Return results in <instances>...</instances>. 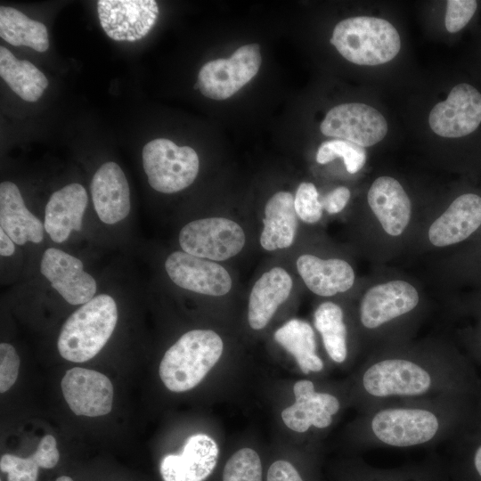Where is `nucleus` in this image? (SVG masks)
Masks as SVG:
<instances>
[{
  "label": "nucleus",
  "mask_w": 481,
  "mask_h": 481,
  "mask_svg": "<svg viewBox=\"0 0 481 481\" xmlns=\"http://www.w3.org/2000/svg\"><path fill=\"white\" fill-rule=\"evenodd\" d=\"M117 321L118 309L112 297L101 294L93 298L62 325L57 343L61 356L74 363L92 359L112 335Z\"/></svg>",
  "instance_id": "nucleus-1"
},
{
  "label": "nucleus",
  "mask_w": 481,
  "mask_h": 481,
  "mask_svg": "<svg viewBox=\"0 0 481 481\" xmlns=\"http://www.w3.org/2000/svg\"><path fill=\"white\" fill-rule=\"evenodd\" d=\"M223 349V340L216 332L211 330H190L165 353L159 364V377L170 391L190 390L217 363Z\"/></svg>",
  "instance_id": "nucleus-2"
},
{
  "label": "nucleus",
  "mask_w": 481,
  "mask_h": 481,
  "mask_svg": "<svg viewBox=\"0 0 481 481\" xmlns=\"http://www.w3.org/2000/svg\"><path fill=\"white\" fill-rule=\"evenodd\" d=\"M330 43L348 61L367 66L390 61L401 48L398 31L390 22L368 16L339 21L333 29Z\"/></svg>",
  "instance_id": "nucleus-3"
},
{
  "label": "nucleus",
  "mask_w": 481,
  "mask_h": 481,
  "mask_svg": "<svg viewBox=\"0 0 481 481\" xmlns=\"http://www.w3.org/2000/svg\"><path fill=\"white\" fill-rule=\"evenodd\" d=\"M143 169L151 188L174 193L191 185L199 172V157L189 146H177L169 139L149 142L143 150Z\"/></svg>",
  "instance_id": "nucleus-4"
},
{
  "label": "nucleus",
  "mask_w": 481,
  "mask_h": 481,
  "mask_svg": "<svg viewBox=\"0 0 481 481\" xmlns=\"http://www.w3.org/2000/svg\"><path fill=\"white\" fill-rule=\"evenodd\" d=\"M246 236L241 226L224 217L192 221L179 233L183 251L201 258L223 261L239 254Z\"/></svg>",
  "instance_id": "nucleus-5"
},
{
  "label": "nucleus",
  "mask_w": 481,
  "mask_h": 481,
  "mask_svg": "<svg viewBox=\"0 0 481 481\" xmlns=\"http://www.w3.org/2000/svg\"><path fill=\"white\" fill-rule=\"evenodd\" d=\"M261 60L257 44L242 45L228 59H217L204 64L198 75L199 89L210 99H227L257 75Z\"/></svg>",
  "instance_id": "nucleus-6"
},
{
  "label": "nucleus",
  "mask_w": 481,
  "mask_h": 481,
  "mask_svg": "<svg viewBox=\"0 0 481 481\" xmlns=\"http://www.w3.org/2000/svg\"><path fill=\"white\" fill-rule=\"evenodd\" d=\"M321 132L330 137L349 141L359 146H372L387 133L383 115L364 103H343L332 108L320 125Z\"/></svg>",
  "instance_id": "nucleus-7"
},
{
  "label": "nucleus",
  "mask_w": 481,
  "mask_h": 481,
  "mask_svg": "<svg viewBox=\"0 0 481 481\" xmlns=\"http://www.w3.org/2000/svg\"><path fill=\"white\" fill-rule=\"evenodd\" d=\"M428 123L432 131L442 137L471 134L481 123V94L467 83L455 86L446 100L431 110Z\"/></svg>",
  "instance_id": "nucleus-8"
},
{
  "label": "nucleus",
  "mask_w": 481,
  "mask_h": 481,
  "mask_svg": "<svg viewBox=\"0 0 481 481\" xmlns=\"http://www.w3.org/2000/svg\"><path fill=\"white\" fill-rule=\"evenodd\" d=\"M165 269L175 285L190 291L219 297L232 289V278L224 266L184 251L171 253Z\"/></svg>",
  "instance_id": "nucleus-9"
},
{
  "label": "nucleus",
  "mask_w": 481,
  "mask_h": 481,
  "mask_svg": "<svg viewBox=\"0 0 481 481\" xmlns=\"http://www.w3.org/2000/svg\"><path fill=\"white\" fill-rule=\"evenodd\" d=\"M439 427L436 417L421 409H387L371 421L375 436L393 446H412L429 441Z\"/></svg>",
  "instance_id": "nucleus-10"
},
{
  "label": "nucleus",
  "mask_w": 481,
  "mask_h": 481,
  "mask_svg": "<svg viewBox=\"0 0 481 481\" xmlns=\"http://www.w3.org/2000/svg\"><path fill=\"white\" fill-rule=\"evenodd\" d=\"M61 387L65 401L76 415L98 417L111 411L113 386L99 371L72 368L66 371Z\"/></svg>",
  "instance_id": "nucleus-11"
},
{
  "label": "nucleus",
  "mask_w": 481,
  "mask_h": 481,
  "mask_svg": "<svg viewBox=\"0 0 481 481\" xmlns=\"http://www.w3.org/2000/svg\"><path fill=\"white\" fill-rule=\"evenodd\" d=\"M40 272L70 305H84L94 298L95 280L84 271L80 259L63 250L47 249L41 259Z\"/></svg>",
  "instance_id": "nucleus-12"
},
{
  "label": "nucleus",
  "mask_w": 481,
  "mask_h": 481,
  "mask_svg": "<svg viewBox=\"0 0 481 481\" xmlns=\"http://www.w3.org/2000/svg\"><path fill=\"white\" fill-rule=\"evenodd\" d=\"M365 390L374 396L415 395L430 387L429 374L416 363L401 359L381 361L364 373Z\"/></svg>",
  "instance_id": "nucleus-13"
},
{
  "label": "nucleus",
  "mask_w": 481,
  "mask_h": 481,
  "mask_svg": "<svg viewBox=\"0 0 481 481\" xmlns=\"http://www.w3.org/2000/svg\"><path fill=\"white\" fill-rule=\"evenodd\" d=\"M419 300L417 289L407 281L395 280L374 285L361 300V322L368 329L379 327L414 309Z\"/></svg>",
  "instance_id": "nucleus-14"
},
{
  "label": "nucleus",
  "mask_w": 481,
  "mask_h": 481,
  "mask_svg": "<svg viewBox=\"0 0 481 481\" xmlns=\"http://www.w3.org/2000/svg\"><path fill=\"white\" fill-rule=\"evenodd\" d=\"M219 449L213 438L205 434L191 436L182 452L167 454L160 462L164 481H203L214 470Z\"/></svg>",
  "instance_id": "nucleus-15"
},
{
  "label": "nucleus",
  "mask_w": 481,
  "mask_h": 481,
  "mask_svg": "<svg viewBox=\"0 0 481 481\" xmlns=\"http://www.w3.org/2000/svg\"><path fill=\"white\" fill-rule=\"evenodd\" d=\"M91 194L101 221L114 224L125 219L131 208L130 189L121 167L115 162L102 164L93 176Z\"/></svg>",
  "instance_id": "nucleus-16"
},
{
  "label": "nucleus",
  "mask_w": 481,
  "mask_h": 481,
  "mask_svg": "<svg viewBox=\"0 0 481 481\" xmlns=\"http://www.w3.org/2000/svg\"><path fill=\"white\" fill-rule=\"evenodd\" d=\"M293 391L295 403L281 412L282 420L289 428L302 433L311 426L322 428L331 423V416L339 409L335 396L315 392L313 382L306 379L296 382Z\"/></svg>",
  "instance_id": "nucleus-17"
},
{
  "label": "nucleus",
  "mask_w": 481,
  "mask_h": 481,
  "mask_svg": "<svg viewBox=\"0 0 481 481\" xmlns=\"http://www.w3.org/2000/svg\"><path fill=\"white\" fill-rule=\"evenodd\" d=\"M481 225V197L466 193L456 198L428 229V240L436 247L456 244Z\"/></svg>",
  "instance_id": "nucleus-18"
},
{
  "label": "nucleus",
  "mask_w": 481,
  "mask_h": 481,
  "mask_svg": "<svg viewBox=\"0 0 481 481\" xmlns=\"http://www.w3.org/2000/svg\"><path fill=\"white\" fill-rule=\"evenodd\" d=\"M88 202L86 189L77 183L54 192L45 206V230L56 243L65 241L72 231H80Z\"/></svg>",
  "instance_id": "nucleus-19"
},
{
  "label": "nucleus",
  "mask_w": 481,
  "mask_h": 481,
  "mask_svg": "<svg viewBox=\"0 0 481 481\" xmlns=\"http://www.w3.org/2000/svg\"><path fill=\"white\" fill-rule=\"evenodd\" d=\"M367 200L387 234L398 236L404 232L411 219L412 205L397 180L387 175L378 177L368 191Z\"/></svg>",
  "instance_id": "nucleus-20"
},
{
  "label": "nucleus",
  "mask_w": 481,
  "mask_h": 481,
  "mask_svg": "<svg viewBox=\"0 0 481 481\" xmlns=\"http://www.w3.org/2000/svg\"><path fill=\"white\" fill-rule=\"evenodd\" d=\"M297 269L306 287L322 297L345 292L355 282L352 266L339 258L322 259L304 254L297 259Z\"/></svg>",
  "instance_id": "nucleus-21"
},
{
  "label": "nucleus",
  "mask_w": 481,
  "mask_h": 481,
  "mask_svg": "<svg viewBox=\"0 0 481 481\" xmlns=\"http://www.w3.org/2000/svg\"><path fill=\"white\" fill-rule=\"evenodd\" d=\"M292 279L281 267L263 273L252 287L249 298L248 320L253 330H261L289 296Z\"/></svg>",
  "instance_id": "nucleus-22"
},
{
  "label": "nucleus",
  "mask_w": 481,
  "mask_h": 481,
  "mask_svg": "<svg viewBox=\"0 0 481 481\" xmlns=\"http://www.w3.org/2000/svg\"><path fill=\"white\" fill-rule=\"evenodd\" d=\"M0 224L18 245L43 240L44 224L26 208L18 186L8 181L0 184Z\"/></svg>",
  "instance_id": "nucleus-23"
},
{
  "label": "nucleus",
  "mask_w": 481,
  "mask_h": 481,
  "mask_svg": "<svg viewBox=\"0 0 481 481\" xmlns=\"http://www.w3.org/2000/svg\"><path fill=\"white\" fill-rule=\"evenodd\" d=\"M294 197L288 192H278L265 207L264 228L260 244L265 250L286 249L294 241L298 228Z\"/></svg>",
  "instance_id": "nucleus-24"
},
{
  "label": "nucleus",
  "mask_w": 481,
  "mask_h": 481,
  "mask_svg": "<svg viewBox=\"0 0 481 481\" xmlns=\"http://www.w3.org/2000/svg\"><path fill=\"white\" fill-rule=\"evenodd\" d=\"M274 339L295 357L304 373L322 369L323 363L315 353L314 332L306 322L289 320L274 332Z\"/></svg>",
  "instance_id": "nucleus-25"
},
{
  "label": "nucleus",
  "mask_w": 481,
  "mask_h": 481,
  "mask_svg": "<svg viewBox=\"0 0 481 481\" xmlns=\"http://www.w3.org/2000/svg\"><path fill=\"white\" fill-rule=\"evenodd\" d=\"M314 325L330 357L336 363H342L347 349L346 328L340 306L329 301L321 304L314 313Z\"/></svg>",
  "instance_id": "nucleus-26"
},
{
  "label": "nucleus",
  "mask_w": 481,
  "mask_h": 481,
  "mask_svg": "<svg viewBox=\"0 0 481 481\" xmlns=\"http://www.w3.org/2000/svg\"><path fill=\"white\" fill-rule=\"evenodd\" d=\"M337 158H342L348 173L355 174L366 162V151L359 146L343 139H333L322 143L316 154V161L327 164Z\"/></svg>",
  "instance_id": "nucleus-27"
},
{
  "label": "nucleus",
  "mask_w": 481,
  "mask_h": 481,
  "mask_svg": "<svg viewBox=\"0 0 481 481\" xmlns=\"http://www.w3.org/2000/svg\"><path fill=\"white\" fill-rule=\"evenodd\" d=\"M223 481H262V465L257 452L250 448L235 452L224 466Z\"/></svg>",
  "instance_id": "nucleus-28"
},
{
  "label": "nucleus",
  "mask_w": 481,
  "mask_h": 481,
  "mask_svg": "<svg viewBox=\"0 0 481 481\" xmlns=\"http://www.w3.org/2000/svg\"><path fill=\"white\" fill-rule=\"evenodd\" d=\"M294 207L298 216L307 224L318 222L322 215L319 194L312 183H301L294 197Z\"/></svg>",
  "instance_id": "nucleus-29"
},
{
  "label": "nucleus",
  "mask_w": 481,
  "mask_h": 481,
  "mask_svg": "<svg viewBox=\"0 0 481 481\" xmlns=\"http://www.w3.org/2000/svg\"><path fill=\"white\" fill-rule=\"evenodd\" d=\"M39 468L34 454L27 458L4 454L0 459L1 471L7 473L8 481H37Z\"/></svg>",
  "instance_id": "nucleus-30"
},
{
  "label": "nucleus",
  "mask_w": 481,
  "mask_h": 481,
  "mask_svg": "<svg viewBox=\"0 0 481 481\" xmlns=\"http://www.w3.org/2000/svg\"><path fill=\"white\" fill-rule=\"evenodd\" d=\"M477 7L475 0L447 1L444 24L450 33L462 29L471 20Z\"/></svg>",
  "instance_id": "nucleus-31"
},
{
  "label": "nucleus",
  "mask_w": 481,
  "mask_h": 481,
  "mask_svg": "<svg viewBox=\"0 0 481 481\" xmlns=\"http://www.w3.org/2000/svg\"><path fill=\"white\" fill-rule=\"evenodd\" d=\"M20 358L15 348L8 343L0 344V392L4 393L15 383Z\"/></svg>",
  "instance_id": "nucleus-32"
},
{
  "label": "nucleus",
  "mask_w": 481,
  "mask_h": 481,
  "mask_svg": "<svg viewBox=\"0 0 481 481\" xmlns=\"http://www.w3.org/2000/svg\"><path fill=\"white\" fill-rule=\"evenodd\" d=\"M33 454L35 455L40 468H54L60 459V453L57 449L56 439L54 436L52 435H45L43 436Z\"/></svg>",
  "instance_id": "nucleus-33"
},
{
  "label": "nucleus",
  "mask_w": 481,
  "mask_h": 481,
  "mask_svg": "<svg viewBox=\"0 0 481 481\" xmlns=\"http://www.w3.org/2000/svg\"><path fill=\"white\" fill-rule=\"evenodd\" d=\"M350 199V191L345 186H338L327 193L322 200V208L329 214L340 212Z\"/></svg>",
  "instance_id": "nucleus-34"
},
{
  "label": "nucleus",
  "mask_w": 481,
  "mask_h": 481,
  "mask_svg": "<svg viewBox=\"0 0 481 481\" xmlns=\"http://www.w3.org/2000/svg\"><path fill=\"white\" fill-rule=\"evenodd\" d=\"M267 481H303L296 468L289 461H274L267 471Z\"/></svg>",
  "instance_id": "nucleus-35"
},
{
  "label": "nucleus",
  "mask_w": 481,
  "mask_h": 481,
  "mask_svg": "<svg viewBox=\"0 0 481 481\" xmlns=\"http://www.w3.org/2000/svg\"><path fill=\"white\" fill-rule=\"evenodd\" d=\"M0 254L3 257H10L15 251V245L13 240L9 237V235L3 230L0 229Z\"/></svg>",
  "instance_id": "nucleus-36"
},
{
  "label": "nucleus",
  "mask_w": 481,
  "mask_h": 481,
  "mask_svg": "<svg viewBox=\"0 0 481 481\" xmlns=\"http://www.w3.org/2000/svg\"><path fill=\"white\" fill-rule=\"evenodd\" d=\"M474 462L478 474L481 476V446L476 452Z\"/></svg>",
  "instance_id": "nucleus-37"
},
{
  "label": "nucleus",
  "mask_w": 481,
  "mask_h": 481,
  "mask_svg": "<svg viewBox=\"0 0 481 481\" xmlns=\"http://www.w3.org/2000/svg\"><path fill=\"white\" fill-rule=\"evenodd\" d=\"M126 41H129V42H135L136 41L135 37L133 36V34L129 31L126 33Z\"/></svg>",
  "instance_id": "nucleus-38"
},
{
  "label": "nucleus",
  "mask_w": 481,
  "mask_h": 481,
  "mask_svg": "<svg viewBox=\"0 0 481 481\" xmlns=\"http://www.w3.org/2000/svg\"><path fill=\"white\" fill-rule=\"evenodd\" d=\"M55 481H73L69 477L61 476L58 477Z\"/></svg>",
  "instance_id": "nucleus-39"
},
{
  "label": "nucleus",
  "mask_w": 481,
  "mask_h": 481,
  "mask_svg": "<svg viewBox=\"0 0 481 481\" xmlns=\"http://www.w3.org/2000/svg\"><path fill=\"white\" fill-rule=\"evenodd\" d=\"M110 38H113L114 35H115V32L114 30L111 29L110 31H108L106 33Z\"/></svg>",
  "instance_id": "nucleus-40"
}]
</instances>
